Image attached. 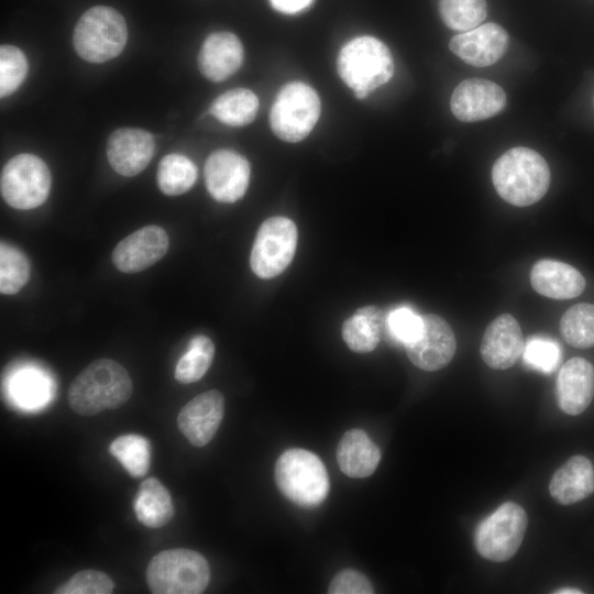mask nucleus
Returning a JSON list of instances; mask_svg holds the SVG:
<instances>
[{
    "instance_id": "nucleus-1",
    "label": "nucleus",
    "mask_w": 594,
    "mask_h": 594,
    "mask_svg": "<svg viewBox=\"0 0 594 594\" xmlns=\"http://www.w3.org/2000/svg\"><path fill=\"white\" fill-rule=\"evenodd\" d=\"M133 391L128 371L117 361L98 359L85 367L72 382L67 399L81 416H95L125 404Z\"/></svg>"
},
{
    "instance_id": "nucleus-2",
    "label": "nucleus",
    "mask_w": 594,
    "mask_h": 594,
    "mask_svg": "<svg viewBox=\"0 0 594 594\" xmlns=\"http://www.w3.org/2000/svg\"><path fill=\"white\" fill-rule=\"evenodd\" d=\"M550 168L535 150L516 146L502 154L492 167V182L502 199L516 207L539 201L550 186Z\"/></svg>"
},
{
    "instance_id": "nucleus-3",
    "label": "nucleus",
    "mask_w": 594,
    "mask_h": 594,
    "mask_svg": "<svg viewBox=\"0 0 594 594\" xmlns=\"http://www.w3.org/2000/svg\"><path fill=\"white\" fill-rule=\"evenodd\" d=\"M394 69L389 48L371 35L350 40L337 57L339 77L358 99L369 97L372 91L389 81Z\"/></svg>"
},
{
    "instance_id": "nucleus-4",
    "label": "nucleus",
    "mask_w": 594,
    "mask_h": 594,
    "mask_svg": "<svg viewBox=\"0 0 594 594\" xmlns=\"http://www.w3.org/2000/svg\"><path fill=\"white\" fill-rule=\"evenodd\" d=\"M210 580L204 556L190 549H168L155 554L146 568V582L154 594H199Z\"/></svg>"
},
{
    "instance_id": "nucleus-5",
    "label": "nucleus",
    "mask_w": 594,
    "mask_h": 594,
    "mask_svg": "<svg viewBox=\"0 0 594 594\" xmlns=\"http://www.w3.org/2000/svg\"><path fill=\"white\" fill-rule=\"evenodd\" d=\"M275 481L282 494L301 507H315L330 488L328 472L321 460L304 449H289L275 464Z\"/></svg>"
},
{
    "instance_id": "nucleus-6",
    "label": "nucleus",
    "mask_w": 594,
    "mask_h": 594,
    "mask_svg": "<svg viewBox=\"0 0 594 594\" xmlns=\"http://www.w3.org/2000/svg\"><path fill=\"white\" fill-rule=\"evenodd\" d=\"M128 40L124 18L116 9L96 6L78 20L73 36L77 54L90 63H105L118 56Z\"/></svg>"
},
{
    "instance_id": "nucleus-7",
    "label": "nucleus",
    "mask_w": 594,
    "mask_h": 594,
    "mask_svg": "<svg viewBox=\"0 0 594 594\" xmlns=\"http://www.w3.org/2000/svg\"><path fill=\"white\" fill-rule=\"evenodd\" d=\"M320 112V98L312 87L301 81L288 82L279 90L272 105V131L285 142H300L314 130Z\"/></svg>"
},
{
    "instance_id": "nucleus-8",
    "label": "nucleus",
    "mask_w": 594,
    "mask_h": 594,
    "mask_svg": "<svg viewBox=\"0 0 594 594\" xmlns=\"http://www.w3.org/2000/svg\"><path fill=\"white\" fill-rule=\"evenodd\" d=\"M527 525L525 509L516 503L506 502L477 526L474 534L475 549L484 559L505 562L518 551Z\"/></svg>"
},
{
    "instance_id": "nucleus-9",
    "label": "nucleus",
    "mask_w": 594,
    "mask_h": 594,
    "mask_svg": "<svg viewBox=\"0 0 594 594\" xmlns=\"http://www.w3.org/2000/svg\"><path fill=\"white\" fill-rule=\"evenodd\" d=\"M51 182V172L43 160L33 154H19L2 168L1 195L15 209H33L47 199Z\"/></svg>"
},
{
    "instance_id": "nucleus-10",
    "label": "nucleus",
    "mask_w": 594,
    "mask_h": 594,
    "mask_svg": "<svg viewBox=\"0 0 594 594\" xmlns=\"http://www.w3.org/2000/svg\"><path fill=\"white\" fill-rule=\"evenodd\" d=\"M298 231L293 220L276 216L258 228L250 255V266L260 278L283 273L294 258Z\"/></svg>"
},
{
    "instance_id": "nucleus-11",
    "label": "nucleus",
    "mask_w": 594,
    "mask_h": 594,
    "mask_svg": "<svg viewBox=\"0 0 594 594\" xmlns=\"http://www.w3.org/2000/svg\"><path fill=\"white\" fill-rule=\"evenodd\" d=\"M410 362L420 370L433 372L448 365L457 350V340L450 324L440 316H422L416 338L405 345Z\"/></svg>"
},
{
    "instance_id": "nucleus-12",
    "label": "nucleus",
    "mask_w": 594,
    "mask_h": 594,
    "mask_svg": "<svg viewBox=\"0 0 594 594\" xmlns=\"http://www.w3.org/2000/svg\"><path fill=\"white\" fill-rule=\"evenodd\" d=\"M248 160L232 150L212 152L205 164V182L210 196L219 201L232 204L241 199L250 183Z\"/></svg>"
},
{
    "instance_id": "nucleus-13",
    "label": "nucleus",
    "mask_w": 594,
    "mask_h": 594,
    "mask_svg": "<svg viewBox=\"0 0 594 594\" xmlns=\"http://www.w3.org/2000/svg\"><path fill=\"white\" fill-rule=\"evenodd\" d=\"M506 102V92L496 82L483 78H469L455 87L450 108L458 120L476 122L498 114Z\"/></svg>"
},
{
    "instance_id": "nucleus-14",
    "label": "nucleus",
    "mask_w": 594,
    "mask_h": 594,
    "mask_svg": "<svg viewBox=\"0 0 594 594\" xmlns=\"http://www.w3.org/2000/svg\"><path fill=\"white\" fill-rule=\"evenodd\" d=\"M169 238L158 226H145L122 239L112 251V262L122 273L142 272L167 252Z\"/></svg>"
},
{
    "instance_id": "nucleus-15",
    "label": "nucleus",
    "mask_w": 594,
    "mask_h": 594,
    "mask_svg": "<svg viewBox=\"0 0 594 594\" xmlns=\"http://www.w3.org/2000/svg\"><path fill=\"white\" fill-rule=\"evenodd\" d=\"M223 415L224 397L211 389L197 395L180 409L177 426L193 446L204 447L217 433Z\"/></svg>"
},
{
    "instance_id": "nucleus-16",
    "label": "nucleus",
    "mask_w": 594,
    "mask_h": 594,
    "mask_svg": "<svg viewBox=\"0 0 594 594\" xmlns=\"http://www.w3.org/2000/svg\"><path fill=\"white\" fill-rule=\"evenodd\" d=\"M508 41L505 29L490 22L454 35L450 40L449 48L466 64L486 67L503 57Z\"/></svg>"
},
{
    "instance_id": "nucleus-17",
    "label": "nucleus",
    "mask_w": 594,
    "mask_h": 594,
    "mask_svg": "<svg viewBox=\"0 0 594 594\" xmlns=\"http://www.w3.org/2000/svg\"><path fill=\"white\" fill-rule=\"evenodd\" d=\"M525 341L518 321L509 314L497 316L485 329L480 353L494 370L512 367L522 354Z\"/></svg>"
},
{
    "instance_id": "nucleus-18",
    "label": "nucleus",
    "mask_w": 594,
    "mask_h": 594,
    "mask_svg": "<svg viewBox=\"0 0 594 594\" xmlns=\"http://www.w3.org/2000/svg\"><path fill=\"white\" fill-rule=\"evenodd\" d=\"M151 133L141 129L116 130L108 139L107 157L111 167L120 175L131 177L141 173L154 155Z\"/></svg>"
},
{
    "instance_id": "nucleus-19",
    "label": "nucleus",
    "mask_w": 594,
    "mask_h": 594,
    "mask_svg": "<svg viewBox=\"0 0 594 594\" xmlns=\"http://www.w3.org/2000/svg\"><path fill=\"white\" fill-rule=\"evenodd\" d=\"M556 394L560 409L568 415H579L594 397V366L582 358L566 361L559 371Z\"/></svg>"
},
{
    "instance_id": "nucleus-20",
    "label": "nucleus",
    "mask_w": 594,
    "mask_h": 594,
    "mask_svg": "<svg viewBox=\"0 0 594 594\" xmlns=\"http://www.w3.org/2000/svg\"><path fill=\"white\" fill-rule=\"evenodd\" d=\"M244 51L239 37L231 32H215L206 37L199 54L201 74L211 81L232 76L243 63Z\"/></svg>"
},
{
    "instance_id": "nucleus-21",
    "label": "nucleus",
    "mask_w": 594,
    "mask_h": 594,
    "mask_svg": "<svg viewBox=\"0 0 594 594\" xmlns=\"http://www.w3.org/2000/svg\"><path fill=\"white\" fill-rule=\"evenodd\" d=\"M530 283L538 294L552 299L574 298L583 293L586 285L580 271L553 258L539 260L534 264Z\"/></svg>"
},
{
    "instance_id": "nucleus-22",
    "label": "nucleus",
    "mask_w": 594,
    "mask_h": 594,
    "mask_svg": "<svg viewBox=\"0 0 594 594\" xmlns=\"http://www.w3.org/2000/svg\"><path fill=\"white\" fill-rule=\"evenodd\" d=\"M549 492L561 505H571L594 492V468L583 455L570 458L551 477Z\"/></svg>"
},
{
    "instance_id": "nucleus-23",
    "label": "nucleus",
    "mask_w": 594,
    "mask_h": 594,
    "mask_svg": "<svg viewBox=\"0 0 594 594\" xmlns=\"http://www.w3.org/2000/svg\"><path fill=\"white\" fill-rule=\"evenodd\" d=\"M381 460L378 447L361 429L346 431L339 441L337 461L340 470L350 477L372 475Z\"/></svg>"
},
{
    "instance_id": "nucleus-24",
    "label": "nucleus",
    "mask_w": 594,
    "mask_h": 594,
    "mask_svg": "<svg viewBox=\"0 0 594 594\" xmlns=\"http://www.w3.org/2000/svg\"><path fill=\"white\" fill-rule=\"evenodd\" d=\"M386 324V317L377 306L359 308L342 324V338L354 352L373 351L381 341Z\"/></svg>"
},
{
    "instance_id": "nucleus-25",
    "label": "nucleus",
    "mask_w": 594,
    "mask_h": 594,
    "mask_svg": "<svg viewBox=\"0 0 594 594\" xmlns=\"http://www.w3.org/2000/svg\"><path fill=\"white\" fill-rule=\"evenodd\" d=\"M138 520L148 528H161L174 516V506L167 488L155 477L144 480L134 499Z\"/></svg>"
},
{
    "instance_id": "nucleus-26",
    "label": "nucleus",
    "mask_w": 594,
    "mask_h": 594,
    "mask_svg": "<svg viewBox=\"0 0 594 594\" xmlns=\"http://www.w3.org/2000/svg\"><path fill=\"white\" fill-rule=\"evenodd\" d=\"M258 106V98L252 90L235 88L217 97L209 113L223 124L244 127L255 119Z\"/></svg>"
},
{
    "instance_id": "nucleus-27",
    "label": "nucleus",
    "mask_w": 594,
    "mask_h": 594,
    "mask_svg": "<svg viewBox=\"0 0 594 594\" xmlns=\"http://www.w3.org/2000/svg\"><path fill=\"white\" fill-rule=\"evenodd\" d=\"M197 179L195 164L185 155L168 154L157 167L156 180L161 191L167 196H178L188 191Z\"/></svg>"
},
{
    "instance_id": "nucleus-28",
    "label": "nucleus",
    "mask_w": 594,
    "mask_h": 594,
    "mask_svg": "<svg viewBox=\"0 0 594 594\" xmlns=\"http://www.w3.org/2000/svg\"><path fill=\"white\" fill-rule=\"evenodd\" d=\"M109 452L132 477L144 476L151 463L150 441L140 435H123L109 446Z\"/></svg>"
},
{
    "instance_id": "nucleus-29",
    "label": "nucleus",
    "mask_w": 594,
    "mask_h": 594,
    "mask_svg": "<svg viewBox=\"0 0 594 594\" xmlns=\"http://www.w3.org/2000/svg\"><path fill=\"white\" fill-rule=\"evenodd\" d=\"M215 356L212 341L204 336H195L188 344V350L178 360L175 369V378L182 384L199 381L209 370Z\"/></svg>"
},
{
    "instance_id": "nucleus-30",
    "label": "nucleus",
    "mask_w": 594,
    "mask_h": 594,
    "mask_svg": "<svg viewBox=\"0 0 594 594\" xmlns=\"http://www.w3.org/2000/svg\"><path fill=\"white\" fill-rule=\"evenodd\" d=\"M560 332L574 348L594 346V305L583 302L570 307L560 320Z\"/></svg>"
},
{
    "instance_id": "nucleus-31",
    "label": "nucleus",
    "mask_w": 594,
    "mask_h": 594,
    "mask_svg": "<svg viewBox=\"0 0 594 594\" xmlns=\"http://www.w3.org/2000/svg\"><path fill=\"white\" fill-rule=\"evenodd\" d=\"M439 13L443 23L454 31H470L485 20V0H440Z\"/></svg>"
},
{
    "instance_id": "nucleus-32",
    "label": "nucleus",
    "mask_w": 594,
    "mask_h": 594,
    "mask_svg": "<svg viewBox=\"0 0 594 594\" xmlns=\"http://www.w3.org/2000/svg\"><path fill=\"white\" fill-rule=\"evenodd\" d=\"M31 267L26 255L6 242L0 244V292L14 295L30 278Z\"/></svg>"
},
{
    "instance_id": "nucleus-33",
    "label": "nucleus",
    "mask_w": 594,
    "mask_h": 594,
    "mask_svg": "<svg viewBox=\"0 0 594 594\" xmlns=\"http://www.w3.org/2000/svg\"><path fill=\"white\" fill-rule=\"evenodd\" d=\"M522 360L526 365L541 373H551L560 364V344L548 337L532 336L524 345Z\"/></svg>"
},
{
    "instance_id": "nucleus-34",
    "label": "nucleus",
    "mask_w": 594,
    "mask_h": 594,
    "mask_svg": "<svg viewBox=\"0 0 594 594\" xmlns=\"http://www.w3.org/2000/svg\"><path fill=\"white\" fill-rule=\"evenodd\" d=\"M28 73V61L23 52L12 45L0 48V96L14 92Z\"/></svg>"
},
{
    "instance_id": "nucleus-35",
    "label": "nucleus",
    "mask_w": 594,
    "mask_h": 594,
    "mask_svg": "<svg viewBox=\"0 0 594 594\" xmlns=\"http://www.w3.org/2000/svg\"><path fill=\"white\" fill-rule=\"evenodd\" d=\"M114 583L105 572L84 570L74 574L63 583L54 593L56 594H110Z\"/></svg>"
},
{
    "instance_id": "nucleus-36",
    "label": "nucleus",
    "mask_w": 594,
    "mask_h": 594,
    "mask_svg": "<svg viewBox=\"0 0 594 594\" xmlns=\"http://www.w3.org/2000/svg\"><path fill=\"white\" fill-rule=\"evenodd\" d=\"M421 324L422 316H419L409 307H398L386 317L389 333L394 340L404 346L416 338Z\"/></svg>"
},
{
    "instance_id": "nucleus-37",
    "label": "nucleus",
    "mask_w": 594,
    "mask_h": 594,
    "mask_svg": "<svg viewBox=\"0 0 594 594\" xmlns=\"http://www.w3.org/2000/svg\"><path fill=\"white\" fill-rule=\"evenodd\" d=\"M328 593L330 594H372L374 588L369 579L361 572L345 569L332 579Z\"/></svg>"
},
{
    "instance_id": "nucleus-38",
    "label": "nucleus",
    "mask_w": 594,
    "mask_h": 594,
    "mask_svg": "<svg viewBox=\"0 0 594 594\" xmlns=\"http://www.w3.org/2000/svg\"><path fill=\"white\" fill-rule=\"evenodd\" d=\"M44 392V382L40 380L35 374H25L16 382L15 393L18 395V398H20L24 403L29 404L41 400Z\"/></svg>"
},
{
    "instance_id": "nucleus-39",
    "label": "nucleus",
    "mask_w": 594,
    "mask_h": 594,
    "mask_svg": "<svg viewBox=\"0 0 594 594\" xmlns=\"http://www.w3.org/2000/svg\"><path fill=\"white\" fill-rule=\"evenodd\" d=\"M272 8L283 14H297L307 10L315 0H268Z\"/></svg>"
},
{
    "instance_id": "nucleus-40",
    "label": "nucleus",
    "mask_w": 594,
    "mask_h": 594,
    "mask_svg": "<svg viewBox=\"0 0 594 594\" xmlns=\"http://www.w3.org/2000/svg\"><path fill=\"white\" fill-rule=\"evenodd\" d=\"M556 594H582L583 592L579 588L563 587L554 591Z\"/></svg>"
}]
</instances>
